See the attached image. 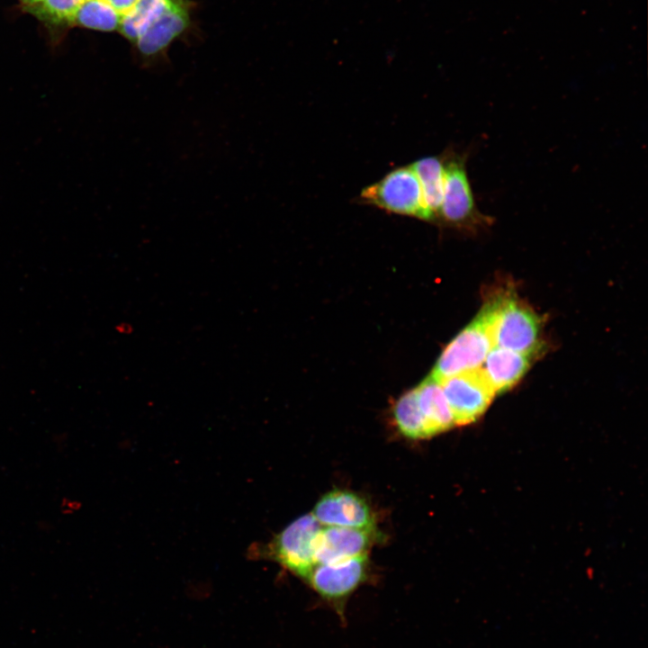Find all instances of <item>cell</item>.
<instances>
[{"label":"cell","mask_w":648,"mask_h":648,"mask_svg":"<svg viewBox=\"0 0 648 648\" xmlns=\"http://www.w3.org/2000/svg\"><path fill=\"white\" fill-rule=\"evenodd\" d=\"M495 315L496 300L488 302L477 317L446 346L430 376L439 381L480 368L494 346L492 330Z\"/></svg>","instance_id":"obj_1"},{"label":"cell","mask_w":648,"mask_h":648,"mask_svg":"<svg viewBox=\"0 0 648 648\" xmlns=\"http://www.w3.org/2000/svg\"><path fill=\"white\" fill-rule=\"evenodd\" d=\"M444 158V191L439 221L465 230L474 231L490 223L476 205L466 170V157L453 151Z\"/></svg>","instance_id":"obj_2"},{"label":"cell","mask_w":648,"mask_h":648,"mask_svg":"<svg viewBox=\"0 0 648 648\" xmlns=\"http://www.w3.org/2000/svg\"><path fill=\"white\" fill-rule=\"evenodd\" d=\"M321 527L312 514L303 515L291 522L266 545L251 548L250 554L270 558L306 580L316 565L314 545Z\"/></svg>","instance_id":"obj_3"},{"label":"cell","mask_w":648,"mask_h":648,"mask_svg":"<svg viewBox=\"0 0 648 648\" xmlns=\"http://www.w3.org/2000/svg\"><path fill=\"white\" fill-rule=\"evenodd\" d=\"M360 201L388 212L428 221L420 184L410 166L397 167L364 188Z\"/></svg>","instance_id":"obj_4"},{"label":"cell","mask_w":648,"mask_h":648,"mask_svg":"<svg viewBox=\"0 0 648 648\" xmlns=\"http://www.w3.org/2000/svg\"><path fill=\"white\" fill-rule=\"evenodd\" d=\"M494 346L534 354L539 347L540 320L525 303L514 297L496 299Z\"/></svg>","instance_id":"obj_5"},{"label":"cell","mask_w":648,"mask_h":648,"mask_svg":"<svg viewBox=\"0 0 648 648\" xmlns=\"http://www.w3.org/2000/svg\"><path fill=\"white\" fill-rule=\"evenodd\" d=\"M438 382L455 425H467L475 421L488 409L496 394L481 367Z\"/></svg>","instance_id":"obj_6"},{"label":"cell","mask_w":648,"mask_h":648,"mask_svg":"<svg viewBox=\"0 0 648 648\" xmlns=\"http://www.w3.org/2000/svg\"><path fill=\"white\" fill-rule=\"evenodd\" d=\"M366 555L316 564L305 580L325 600L344 615L346 599L366 578Z\"/></svg>","instance_id":"obj_7"},{"label":"cell","mask_w":648,"mask_h":648,"mask_svg":"<svg viewBox=\"0 0 648 648\" xmlns=\"http://www.w3.org/2000/svg\"><path fill=\"white\" fill-rule=\"evenodd\" d=\"M313 517L325 526L373 530L374 520L366 500L347 490L324 494L313 508Z\"/></svg>","instance_id":"obj_8"},{"label":"cell","mask_w":648,"mask_h":648,"mask_svg":"<svg viewBox=\"0 0 648 648\" xmlns=\"http://www.w3.org/2000/svg\"><path fill=\"white\" fill-rule=\"evenodd\" d=\"M372 531L339 526L321 527L314 545L315 563H332L366 555L372 541Z\"/></svg>","instance_id":"obj_9"},{"label":"cell","mask_w":648,"mask_h":648,"mask_svg":"<svg viewBox=\"0 0 648 648\" xmlns=\"http://www.w3.org/2000/svg\"><path fill=\"white\" fill-rule=\"evenodd\" d=\"M188 24L187 7L181 0L153 22L136 40L135 45L143 60H156Z\"/></svg>","instance_id":"obj_10"},{"label":"cell","mask_w":648,"mask_h":648,"mask_svg":"<svg viewBox=\"0 0 648 648\" xmlns=\"http://www.w3.org/2000/svg\"><path fill=\"white\" fill-rule=\"evenodd\" d=\"M533 354L493 346L481 368L496 393L514 386L530 366Z\"/></svg>","instance_id":"obj_11"},{"label":"cell","mask_w":648,"mask_h":648,"mask_svg":"<svg viewBox=\"0 0 648 648\" xmlns=\"http://www.w3.org/2000/svg\"><path fill=\"white\" fill-rule=\"evenodd\" d=\"M430 436L454 426V417L439 382L428 376L414 388Z\"/></svg>","instance_id":"obj_12"},{"label":"cell","mask_w":648,"mask_h":648,"mask_svg":"<svg viewBox=\"0 0 648 648\" xmlns=\"http://www.w3.org/2000/svg\"><path fill=\"white\" fill-rule=\"evenodd\" d=\"M410 166L418 179L428 221L438 222L444 191L443 155L425 157Z\"/></svg>","instance_id":"obj_13"},{"label":"cell","mask_w":648,"mask_h":648,"mask_svg":"<svg viewBox=\"0 0 648 648\" xmlns=\"http://www.w3.org/2000/svg\"><path fill=\"white\" fill-rule=\"evenodd\" d=\"M181 0H138L135 6L122 16L119 31L135 43L147 28L166 10Z\"/></svg>","instance_id":"obj_14"},{"label":"cell","mask_w":648,"mask_h":648,"mask_svg":"<svg viewBox=\"0 0 648 648\" xmlns=\"http://www.w3.org/2000/svg\"><path fill=\"white\" fill-rule=\"evenodd\" d=\"M393 418L399 431L410 439H425L431 437L418 407L415 390L409 391L400 396L393 409Z\"/></svg>","instance_id":"obj_15"},{"label":"cell","mask_w":648,"mask_h":648,"mask_svg":"<svg viewBox=\"0 0 648 648\" xmlns=\"http://www.w3.org/2000/svg\"><path fill=\"white\" fill-rule=\"evenodd\" d=\"M120 15L105 0H86L77 9L69 25L112 32L120 27Z\"/></svg>","instance_id":"obj_16"},{"label":"cell","mask_w":648,"mask_h":648,"mask_svg":"<svg viewBox=\"0 0 648 648\" xmlns=\"http://www.w3.org/2000/svg\"><path fill=\"white\" fill-rule=\"evenodd\" d=\"M86 0H38L23 6L29 13L50 24H68Z\"/></svg>","instance_id":"obj_17"},{"label":"cell","mask_w":648,"mask_h":648,"mask_svg":"<svg viewBox=\"0 0 648 648\" xmlns=\"http://www.w3.org/2000/svg\"><path fill=\"white\" fill-rule=\"evenodd\" d=\"M120 15L128 14L138 0H105Z\"/></svg>","instance_id":"obj_18"},{"label":"cell","mask_w":648,"mask_h":648,"mask_svg":"<svg viewBox=\"0 0 648 648\" xmlns=\"http://www.w3.org/2000/svg\"><path fill=\"white\" fill-rule=\"evenodd\" d=\"M21 1L22 2L23 6H26V5H29V4H32L35 2H37L38 0H21Z\"/></svg>","instance_id":"obj_19"}]
</instances>
